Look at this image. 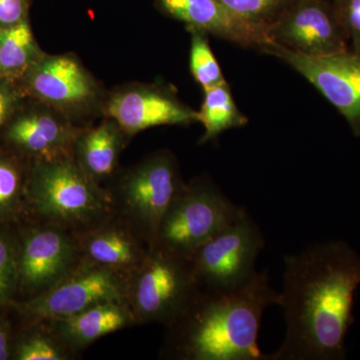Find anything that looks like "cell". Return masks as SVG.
<instances>
[{"label": "cell", "mask_w": 360, "mask_h": 360, "mask_svg": "<svg viewBox=\"0 0 360 360\" xmlns=\"http://www.w3.org/2000/svg\"><path fill=\"white\" fill-rule=\"evenodd\" d=\"M281 307L286 335L269 360L347 359L345 338L354 324L360 257L343 241L311 246L284 257Z\"/></svg>", "instance_id": "obj_1"}, {"label": "cell", "mask_w": 360, "mask_h": 360, "mask_svg": "<svg viewBox=\"0 0 360 360\" xmlns=\"http://www.w3.org/2000/svg\"><path fill=\"white\" fill-rule=\"evenodd\" d=\"M276 304L281 293L269 285L267 269L239 290L200 291L167 326L165 354L182 360H269L258 347V333L264 310Z\"/></svg>", "instance_id": "obj_2"}, {"label": "cell", "mask_w": 360, "mask_h": 360, "mask_svg": "<svg viewBox=\"0 0 360 360\" xmlns=\"http://www.w3.org/2000/svg\"><path fill=\"white\" fill-rule=\"evenodd\" d=\"M25 210L32 212L37 222L72 233L115 214L108 188L87 176L73 156L30 163Z\"/></svg>", "instance_id": "obj_3"}, {"label": "cell", "mask_w": 360, "mask_h": 360, "mask_svg": "<svg viewBox=\"0 0 360 360\" xmlns=\"http://www.w3.org/2000/svg\"><path fill=\"white\" fill-rule=\"evenodd\" d=\"M186 182L169 150H158L118 169L106 184L116 215L155 245L161 222Z\"/></svg>", "instance_id": "obj_4"}, {"label": "cell", "mask_w": 360, "mask_h": 360, "mask_svg": "<svg viewBox=\"0 0 360 360\" xmlns=\"http://www.w3.org/2000/svg\"><path fill=\"white\" fill-rule=\"evenodd\" d=\"M200 292L189 258L158 246L127 276V303L136 326H168Z\"/></svg>", "instance_id": "obj_5"}, {"label": "cell", "mask_w": 360, "mask_h": 360, "mask_svg": "<svg viewBox=\"0 0 360 360\" xmlns=\"http://www.w3.org/2000/svg\"><path fill=\"white\" fill-rule=\"evenodd\" d=\"M248 212L207 177L184 184L158 231L155 245L189 258L200 246Z\"/></svg>", "instance_id": "obj_6"}, {"label": "cell", "mask_w": 360, "mask_h": 360, "mask_svg": "<svg viewBox=\"0 0 360 360\" xmlns=\"http://www.w3.org/2000/svg\"><path fill=\"white\" fill-rule=\"evenodd\" d=\"M20 79L26 94L79 127L103 116L108 90L75 54L44 52Z\"/></svg>", "instance_id": "obj_7"}, {"label": "cell", "mask_w": 360, "mask_h": 360, "mask_svg": "<svg viewBox=\"0 0 360 360\" xmlns=\"http://www.w3.org/2000/svg\"><path fill=\"white\" fill-rule=\"evenodd\" d=\"M264 234L248 212L200 246L189 257L200 291L232 292L257 274Z\"/></svg>", "instance_id": "obj_8"}, {"label": "cell", "mask_w": 360, "mask_h": 360, "mask_svg": "<svg viewBox=\"0 0 360 360\" xmlns=\"http://www.w3.org/2000/svg\"><path fill=\"white\" fill-rule=\"evenodd\" d=\"M127 274L82 260L51 290L25 302L13 303L30 321H52L101 303L127 302Z\"/></svg>", "instance_id": "obj_9"}, {"label": "cell", "mask_w": 360, "mask_h": 360, "mask_svg": "<svg viewBox=\"0 0 360 360\" xmlns=\"http://www.w3.org/2000/svg\"><path fill=\"white\" fill-rule=\"evenodd\" d=\"M259 52L276 56L297 71L347 120L360 136V51L348 49L326 56H309L269 44Z\"/></svg>", "instance_id": "obj_10"}, {"label": "cell", "mask_w": 360, "mask_h": 360, "mask_svg": "<svg viewBox=\"0 0 360 360\" xmlns=\"http://www.w3.org/2000/svg\"><path fill=\"white\" fill-rule=\"evenodd\" d=\"M18 290L28 298L51 290L82 262L72 232L37 222L18 234Z\"/></svg>", "instance_id": "obj_11"}, {"label": "cell", "mask_w": 360, "mask_h": 360, "mask_svg": "<svg viewBox=\"0 0 360 360\" xmlns=\"http://www.w3.org/2000/svg\"><path fill=\"white\" fill-rule=\"evenodd\" d=\"M103 117L115 120L134 137L150 127L198 122V111L182 103L167 85L132 82L108 91Z\"/></svg>", "instance_id": "obj_12"}, {"label": "cell", "mask_w": 360, "mask_h": 360, "mask_svg": "<svg viewBox=\"0 0 360 360\" xmlns=\"http://www.w3.org/2000/svg\"><path fill=\"white\" fill-rule=\"evenodd\" d=\"M274 44L309 56H326L349 49L331 0H291L269 27Z\"/></svg>", "instance_id": "obj_13"}, {"label": "cell", "mask_w": 360, "mask_h": 360, "mask_svg": "<svg viewBox=\"0 0 360 360\" xmlns=\"http://www.w3.org/2000/svg\"><path fill=\"white\" fill-rule=\"evenodd\" d=\"M34 101V108L15 116L13 113L6 122L7 142L30 158V163L72 156L75 141L84 127L51 106Z\"/></svg>", "instance_id": "obj_14"}, {"label": "cell", "mask_w": 360, "mask_h": 360, "mask_svg": "<svg viewBox=\"0 0 360 360\" xmlns=\"http://www.w3.org/2000/svg\"><path fill=\"white\" fill-rule=\"evenodd\" d=\"M155 4L158 11L186 28H196L245 49L259 51L272 44L267 28L239 18L217 0H155Z\"/></svg>", "instance_id": "obj_15"}, {"label": "cell", "mask_w": 360, "mask_h": 360, "mask_svg": "<svg viewBox=\"0 0 360 360\" xmlns=\"http://www.w3.org/2000/svg\"><path fill=\"white\" fill-rule=\"evenodd\" d=\"M73 234L82 262L127 276L143 262L151 248L148 241L115 212L99 224Z\"/></svg>", "instance_id": "obj_16"}, {"label": "cell", "mask_w": 360, "mask_h": 360, "mask_svg": "<svg viewBox=\"0 0 360 360\" xmlns=\"http://www.w3.org/2000/svg\"><path fill=\"white\" fill-rule=\"evenodd\" d=\"M130 139L115 120L103 117L82 129L72 156L87 176L105 186L120 169V155Z\"/></svg>", "instance_id": "obj_17"}, {"label": "cell", "mask_w": 360, "mask_h": 360, "mask_svg": "<svg viewBox=\"0 0 360 360\" xmlns=\"http://www.w3.org/2000/svg\"><path fill=\"white\" fill-rule=\"evenodd\" d=\"M66 345L79 352L103 336L136 326L127 302H106L65 319L45 321Z\"/></svg>", "instance_id": "obj_18"}, {"label": "cell", "mask_w": 360, "mask_h": 360, "mask_svg": "<svg viewBox=\"0 0 360 360\" xmlns=\"http://www.w3.org/2000/svg\"><path fill=\"white\" fill-rule=\"evenodd\" d=\"M44 53L28 20L0 28V79H20Z\"/></svg>", "instance_id": "obj_19"}, {"label": "cell", "mask_w": 360, "mask_h": 360, "mask_svg": "<svg viewBox=\"0 0 360 360\" xmlns=\"http://www.w3.org/2000/svg\"><path fill=\"white\" fill-rule=\"evenodd\" d=\"M203 92V103L198 111V122L205 127L200 144L217 139L226 130L248 124V118L239 110L227 82Z\"/></svg>", "instance_id": "obj_20"}, {"label": "cell", "mask_w": 360, "mask_h": 360, "mask_svg": "<svg viewBox=\"0 0 360 360\" xmlns=\"http://www.w3.org/2000/svg\"><path fill=\"white\" fill-rule=\"evenodd\" d=\"M34 322L37 328L28 331L13 347V356L16 360H71L78 352L71 349L59 338L47 321Z\"/></svg>", "instance_id": "obj_21"}, {"label": "cell", "mask_w": 360, "mask_h": 360, "mask_svg": "<svg viewBox=\"0 0 360 360\" xmlns=\"http://www.w3.org/2000/svg\"><path fill=\"white\" fill-rule=\"evenodd\" d=\"M26 177L20 161L0 153V225L13 224L23 214Z\"/></svg>", "instance_id": "obj_22"}, {"label": "cell", "mask_w": 360, "mask_h": 360, "mask_svg": "<svg viewBox=\"0 0 360 360\" xmlns=\"http://www.w3.org/2000/svg\"><path fill=\"white\" fill-rule=\"evenodd\" d=\"M186 30L191 34L189 66L194 80L200 85L203 91L226 82L210 47L207 33L196 28Z\"/></svg>", "instance_id": "obj_23"}, {"label": "cell", "mask_w": 360, "mask_h": 360, "mask_svg": "<svg viewBox=\"0 0 360 360\" xmlns=\"http://www.w3.org/2000/svg\"><path fill=\"white\" fill-rule=\"evenodd\" d=\"M8 225L0 229V307L13 304L18 290L20 238Z\"/></svg>", "instance_id": "obj_24"}, {"label": "cell", "mask_w": 360, "mask_h": 360, "mask_svg": "<svg viewBox=\"0 0 360 360\" xmlns=\"http://www.w3.org/2000/svg\"><path fill=\"white\" fill-rule=\"evenodd\" d=\"M246 21L267 28L279 18L291 0H217Z\"/></svg>", "instance_id": "obj_25"}, {"label": "cell", "mask_w": 360, "mask_h": 360, "mask_svg": "<svg viewBox=\"0 0 360 360\" xmlns=\"http://www.w3.org/2000/svg\"><path fill=\"white\" fill-rule=\"evenodd\" d=\"M350 49L360 51V0H331Z\"/></svg>", "instance_id": "obj_26"}, {"label": "cell", "mask_w": 360, "mask_h": 360, "mask_svg": "<svg viewBox=\"0 0 360 360\" xmlns=\"http://www.w3.org/2000/svg\"><path fill=\"white\" fill-rule=\"evenodd\" d=\"M28 0H0V28L11 27L27 20Z\"/></svg>", "instance_id": "obj_27"}, {"label": "cell", "mask_w": 360, "mask_h": 360, "mask_svg": "<svg viewBox=\"0 0 360 360\" xmlns=\"http://www.w3.org/2000/svg\"><path fill=\"white\" fill-rule=\"evenodd\" d=\"M20 98V94L14 87L13 80L0 79V130L16 110Z\"/></svg>", "instance_id": "obj_28"}, {"label": "cell", "mask_w": 360, "mask_h": 360, "mask_svg": "<svg viewBox=\"0 0 360 360\" xmlns=\"http://www.w3.org/2000/svg\"><path fill=\"white\" fill-rule=\"evenodd\" d=\"M13 342L11 328L0 315V360H7L13 356Z\"/></svg>", "instance_id": "obj_29"}]
</instances>
